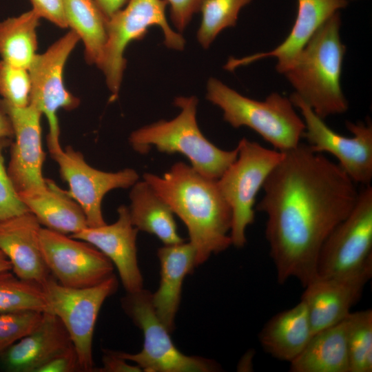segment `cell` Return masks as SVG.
Masks as SVG:
<instances>
[{
  "mask_svg": "<svg viewBox=\"0 0 372 372\" xmlns=\"http://www.w3.org/2000/svg\"><path fill=\"white\" fill-rule=\"evenodd\" d=\"M256 209L267 216L265 238L277 280L304 287L317 278L321 247L353 209L355 183L338 164L305 143L282 152Z\"/></svg>",
  "mask_w": 372,
  "mask_h": 372,
  "instance_id": "cell-1",
  "label": "cell"
},
{
  "mask_svg": "<svg viewBox=\"0 0 372 372\" xmlns=\"http://www.w3.org/2000/svg\"><path fill=\"white\" fill-rule=\"evenodd\" d=\"M143 179L184 223L195 250L196 267L232 245L231 210L216 180L183 162L174 163L163 176L145 173Z\"/></svg>",
  "mask_w": 372,
  "mask_h": 372,
  "instance_id": "cell-2",
  "label": "cell"
},
{
  "mask_svg": "<svg viewBox=\"0 0 372 372\" xmlns=\"http://www.w3.org/2000/svg\"><path fill=\"white\" fill-rule=\"evenodd\" d=\"M340 27L338 12L319 28L282 74L295 90L293 93L322 119L343 114L349 108L340 84L346 52Z\"/></svg>",
  "mask_w": 372,
  "mask_h": 372,
  "instance_id": "cell-3",
  "label": "cell"
},
{
  "mask_svg": "<svg viewBox=\"0 0 372 372\" xmlns=\"http://www.w3.org/2000/svg\"><path fill=\"white\" fill-rule=\"evenodd\" d=\"M174 105L180 109L177 116L161 120L133 131L129 143L136 152L145 154L151 147L165 154H181L202 175L217 180L236 159L238 149H222L211 143L200 130L196 121L198 99L178 96Z\"/></svg>",
  "mask_w": 372,
  "mask_h": 372,
  "instance_id": "cell-4",
  "label": "cell"
},
{
  "mask_svg": "<svg viewBox=\"0 0 372 372\" xmlns=\"http://www.w3.org/2000/svg\"><path fill=\"white\" fill-rule=\"evenodd\" d=\"M206 98L222 110L224 120L232 127L251 128L278 151L290 150L300 143L305 125L289 98L273 92L256 101L215 78L207 81Z\"/></svg>",
  "mask_w": 372,
  "mask_h": 372,
  "instance_id": "cell-5",
  "label": "cell"
},
{
  "mask_svg": "<svg viewBox=\"0 0 372 372\" xmlns=\"http://www.w3.org/2000/svg\"><path fill=\"white\" fill-rule=\"evenodd\" d=\"M167 5L166 0H128L125 8L107 19V40L98 68L105 76L111 101L118 96L126 67L124 52L127 46L132 41L142 39L149 27H160L167 48L183 49L185 39L168 23Z\"/></svg>",
  "mask_w": 372,
  "mask_h": 372,
  "instance_id": "cell-6",
  "label": "cell"
},
{
  "mask_svg": "<svg viewBox=\"0 0 372 372\" xmlns=\"http://www.w3.org/2000/svg\"><path fill=\"white\" fill-rule=\"evenodd\" d=\"M236 147V159L216 180L231 210V244L240 248L247 242V227L255 220L256 196L280 161L282 152L246 138H242Z\"/></svg>",
  "mask_w": 372,
  "mask_h": 372,
  "instance_id": "cell-7",
  "label": "cell"
},
{
  "mask_svg": "<svg viewBox=\"0 0 372 372\" xmlns=\"http://www.w3.org/2000/svg\"><path fill=\"white\" fill-rule=\"evenodd\" d=\"M124 312L142 330L144 342L136 353L116 351L122 358L138 366L145 372L218 371L214 360L189 356L173 343L169 331L157 316L152 303V293L142 289L127 293L121 300Z\"/></svg>",
  "mask_w": 372,
  "mask_h": 372,
  "instance_id": "cell-8",
  "label": "cell"
},
{
  "mask_svg": "<svg viewBox=\"0 0 372 372\" xmlns=\"http://www.w3.org/2000/svg\"><path fill=\"white\" fill-rule=\"evenodd\" d=\"M49 313L57 316L68 331L77 352L82 371H94L92 339L100 309L105 300L118 288L113 274L90 287L63 286L53 277L43 284Z\"/></svg>",
  "mask_w": 372,
  "mask_h": 372,
  "instance_id": "cell-9",
  "label": "cell"
},
{
  "mask_svg": "<svg viewBox=\"0 0 372 372\" xmlns=\"http://www.w3.org/2000/svg\"><path fill=\"white\" fill-rule=\"evenodd\" d=\"M372 265V187L363 186L351 213L329 234L317 260V276L351 275Z\"/></svg>",
  "mask_w": 372,
  "mask_h": 372,
  "instance_id": "cell-10",
  "label": "cell"
},
{
  "mask_svg": "<svg viewBox=\"0 0 372 372\" xmlns=\"http://www.w3.org/2000/svg\"><path fill=\"white\" fill-rule=\"evenodd\" d=\"M291 103L300 110L305 129L302 137L312 151L328 152L338 161V165L355 183L370 185L372 180V123L346 122L352 134L350 137L340 135L331 129L299 96L293 93Z\"/></svg>",
  "mask_w": 372,
  "mask_h": 372,
  "instance_id": "cell-11",
  "label": "cell"
},
{
  "mask_svg": "<svg viewBox=\"0 0 372 372\" xmlns=\"http://www.w3.org/2000/svg\"><path fill=\"white\" fill-rule=\"evenodd\" d=\"M79 41L78 35L70 30L45 52L37 54L28 69L31 83L30 103L48 120L47 141L50 154L62 149L57 112L60 109L74 110L80 103V100L66 89L63 81L67 60Z\"/></svg>",
  "mask_w": 372,
  "mask_h": 372,
  "instance_id": "cell-12",
  "label": "cell"
},
{
  "mask_svg": "<svg viewBox=\"0 0 372 372\" xmlns=\"http://www.w3.org/2000/svg\"><path fill=\"white\" fill-rule=\"evenodd\" d=\"M41 254L51 275L63 286H95L114 273L110 260L92 244L41 227Z\"/></svg>",
  "mask_w": 372,
  "mask_h": 372,
  "instance_id": "cell-13",
  "label": "cell"
},
{
  "mask_svg": "<svg viewBox=\"0 0 372 372\" xmlns=\"http://www.w3.org/2000/svg\"><path fill=\"white\" fill-rule=\"evenodd\" d=\"M50 155L59 166L61 177L69 186L67 194L83 211L89 227L106 224L101 205L107 193L114 189L131 187L139 180L138 174L132 168L115 172L94 168L81 152L71 146Z\"/></svg>",
  "mask_w": 372,
  "mask_h": 372,
  "instance_id": "cell-14",
  "label": "cell"
},
{
  "mask_svg": "<svg viewBox=\"0 0 372 372\" xmlns=\"http://www.w3.org/2000/svg\"><path fill=\"white\" fill-rule=\"evenodd\" d=\"M0 109L8 117L14 141L10 150L8 174L18 194L43 189L48 186L43 176L45 152L42 146V114L32 104L15 107L0 100Z\"/></svg>",
  "mask_w": 372,
  "mask_h": 372,
  "instance_id": "cell-15",
  "label": "cell"
},
{
  "mask_svg": "<svg viewBox=\"0 0 372 372\" xmlns=\"http://www.w3.org/2000/svg\"><path fill=\"white\" fill-rule=\"evenodd\" d=\"M372 276V265L344 276L316 278L305 286L301 296L313 333L336 324L351 312Z\"/></svg>",
  "mask_w": 372,
  "mask_h": 372,
  "instance_id": "cell-16",
  "label": "cell"
},
{
  "mask_svg": "<svg viewBox=\"0 0 372 372\" xmlns=\"http://www.w3.org/2000/svg\"><path fill=\"white\" fill-rule=\"evenodd\" d=\"M118 218L112 224L89 227L70 235L86 241L105 254L116 267L127 293L143 289L138 267L136 238L138 230L132 225L128 207L117 209Z\"/></svg>",
  "mask_w": 372,
  "mask_h": 372,
  "instance_id": "cell-17",
  "label": "cell"
},
{
  "mask_svg": "<svg viewBox=\"0 0 372 372\" xmlns=\"http://www.w3.org/2000/svg\"><path fill=\"white\" fill-rule=\"evenodd\" d=\"M297 14L291 31L277 47L266 52H259L242 59L231 58L225 68H236L254 61L275 58L276 70L283 74L293 64L301 51L319 29L332 15L347 7L345 0H297Z\"/></svg>",
  "mask_w": 372,
  "mask_h": 372,
  "instance_id": "cell-18",
  "label": "cell"
},
{
  "mask_svg": "<svg viewBox=\"0 0 372 372\" xmlns=\"http://www.w3.org/2000/svg\"><path fill=\"white\" fill-rule=\"evenodd\" d=\"M41 225L30 211L0 222V250L19 278L41 284L50 277L40 247Z\"/></svg>",
  "mask_w": 372,
  "mask_h": 372,
  "instance_id": "cell-19",
  "label": "cell"
},
{
  "mask_svg": "<svg viewBox=\"0 0 372 372\" xmlns=\"http://www.w3.org/2000/svg\"><path fill=\"white\" fill-rule=\"evenodd\" d=\"M72 344L60 319L44 312L38 327L0 355L3 367L10 372H36L55 354Z\"/></svg>",
  "mask_w": 372,
  "mask_h": 372,
  "instance_id": "cell-20",
  "label": "cell"
},
{
  "mask_svg": "<svg viewBox=\"0 0 372 372\" xmlns=\"http://www.w3.org/2000/svg\"><path fill=\"white\" fill-rule=\"evenodd\" d=\"M161 281L152 293L155 312L171 333L180 304L183 280L192 273L195 265V250L190 242L165 245L158 249Z\"/></svg>",
  "mask_w": 372,
  "mask_h": 372,
  "instance_id": "cell-21",
  "label": "cell"
},
{
  "mask_svg": "<svg viewBox=\"0 0 372 372\" xmlns=\"http://www.w3.org/2000/svg\"><path fill=\"white\" fill-rule=\"evenodd\" d=\"M313 335L306 305L300 300L294 307L272 316L258 338L266 353L290 363L300 354Z\"/></svg>",
  "mask_w": 372,
  "mask_h": 372,
  "instance_id": "cell-22",
  "label": "cell"
},
{
  "mask_svg": "<svg viewBox=\"0 0 372 372\" xmlns=\"http://www.w3.org/2000/svg\"><path fill=\"white\" fill-rule=\"evenodd\" d=\"M40 190L19 194L29 211L45 228L72 235L87 227L85 214L79 205L52 180Z\"/></svg>",
  "mask_w": 372,
  "mask_h": 372,
  "instance_id": "cell-23",
  "label": "cell"
},
{
  "mask_svg": "<svg viewBox=\"0 0 372 372\" xmlns=\"http://www.w3.org/2000/svg\"><path fill=\"white\" fill-rule=\"evenodd\" d=\"M291 372H349L347 317L312 335L290 362Z\"/></svg>",
  "mask_w": 372,
  "mask_h": 372,
  "instance_id": "cell-24",
  "label": "cell"
},
{
  "mask_svg": "<svg viewBox=\"0 0 372 372\" xmlns=\"http://www.w3.org/2000/svg\"><path fill=\"white\" fill-rule=\"evenodd\" d=\"M129 198L130 220L138 231L154 234L165 245L184 242L177 232L172 210L147 182L143 179L136 182Z\"/></svg>",
  "mask_w": 372,
  "mask_h": 372,
  "instance_id": "cell-25",
  "label": "cell"
},
{
  "mask_svg": "<svg viewBox=\"0 0 372 372\" xmlns=\"http://www.w3.org/2000/svg\"><path fill=\"white\" fill-rule=\"evenodd\" d=\"M68 24L84 45L87 63L99 66L107 40V21L94 0H63Z\"/></svg>",
  "mask_w": 372,
  "mask_h": 372,
  "instance_id": "cell-26",
  "label": "cell"
},
{
  "mask_svg": "<svg viewBox=\"0 0 372 372\" xmlns=\"http://www.w3.org/2000/svg\"><path fill=\"white\" fill-rule=\"evenodd\" d=\"M41 18L30 10L0 21L1 60L28 70L37 56V28Z\"/></svg>",
  "mask_w": 372,
  "mask_h": 372,
  "instance_id": "cell-27",
  "label": "cell"
},
{
  "mask_svg": "<svg viewBox=\"0 0 372 372\" xmlns=\"http://www.w3.org/2000/svg\"><path fill=\"white\" fill-rule=\"evenodd\" d=\"M24 311H48L43 285L20 278L11 270L0 272V313Z\"/></svg>",
  "mask_w": 372,
  "mask_h": 372,
  "instance_id": "cell-28",
  "label": "cell"
},
{
  "mask_svg": "<svg viewBox=\"0 0 372 372\" xmlns=\"http://www.w3.org/2000/svg\"><path fill=\"white\" fill-rule=\"evenodd\" d=\"M349 372L372 371V310L351 312L347 316Z\"/></svg>",
  "mask_w": 372,
  "mask_h": 372,
  "instance_id": "cell-29",
  "label": "cell"
},
{
  "mask_svg": "<svg viewBox=\"0 0 372 372\" xmlns=\"http://www.w3.org/2000/svg\"><path fill=\"white\" fill-rule=\"evenodd\" d=\"M252 0H204L200 6L202 17L197 32L198 43L209 47L225 28L236 25L241 9Z\"/></svg>",
  "mask_w": 372,
  "mask_h": 372,
  "instance_id": "cell-30",
  "label": "cell"
},
{
  "mask_svg": "<svg viewBox=\"0 0 372 372\" xmlns=\"http://www.w3.org/2000/svg\"><path fill=\"white\" fill-rule=\"evenodd\" d=\"M31 83L28 70L0 61V95L2 100L15 107L30 103Z\"/></svg>",
  "mask_w": 372,
  "mask_h": 372,
  "instance_id": "cell-31",
  "label": "cell"
},
{
  "mask_svg": "<svg viewBox=\"0 0 372 372\" xmlns=\"http://www.w3.org/2000/svg\"><path fill=\"white\" fill-rule=\"evenodd\" d=\"M44 312L24 311L0 313V355L34 331Z\"/></svg>",
  "mask_w": 372,
  "mask_h": 372,
  "instance_id": "cell-32",
  "label": "cell"
},
{
  "mask_svg": "<svg viewBox=\"0 0 372 372\" xmlns=\"http://www.w3.org/2000/svg\"><path fill=\"white\" fill-rule=\"evenodd\" d=\"M0 146V222L29 211L8 174Z\"/></svg>",
  "mask_w": 372,
  "mask_h": 372,
  "instance_id": "cell-33",
  "label": "cell"
},
{
  "mask_svg": "<svg viewBox=\"0 0 372 372\" xmlns=\"http://www.w3.org/2000/svg\"><path fill=\"white\" fill-rule=\"evenodd\" d=\"M82 371L77 352L71 344L41 365L36 372Z\"/></svg>",
  "mask_w": 372,
  "mask_h": 372,
  "instance_id": "cell-34",
  "label": "cell"
},
{
  "mask_svg": "<svg viewBox=\"0 0 372 372\" xmlns=\"http://www.w3.org/2000/svg\"><path fill=\"white\" fill-rule=\"evenodd\" d=\"M170 6L171 19L179 32L185 30L193 15L199 12L204 0H166Z\"/></svg>",
  "mask_w": 372,
  "mask_h": 372,
  "instance_id": "cell-35",
  "label": "cell"
},
{
  "mask_svg": "<svg viewBox=\"0 0 372 372\" xmlns=\"http://www.w3.org/2000/svg\"><path fill=\"white\" fill-rule=\"evenodd\" d=\"M32 9L41 19H45L55 25L67 28L63 0H30Z\"/></svg>",
  "mask_w": 372,
  "mask_h": 372,
  "instance_id": "cell-36",
  "label": "cell"
},
{
  "mask_svg": "<svg viewBox=\"0 0 372 372\" xmlns=\"http://www.w3.org/2000/svg\"><path fill=\"white\" fill-rule=\"evenodd\" d=\"M127 360L119 356L116 351L103 350V366L95 368L97 372H140L141 369L136 364H130Z\"/></svg>",
  "mask_w": 372,
  "mask_h": 372,
  "instance_id": "cell-37",
  "label": "cell"
},
{
  "mask_svg": "<svg viewBox=\"0 0 372 372\" xmlns=\"http://www.w3.org/2000/svg\"><path fill=\"white\" fill-rule=\"evenodd\" d=\"M127 1L128 0H94L107 19L121 9Z\"/></svg>",
  "mask_w": 372,
  "mask_h": 372,
  "instance_id": "cell-38",
  "label": "cell"
},
{
  "mask_svg": "<svg viewBox=\"0 0 372 372\" xmlns=\"http://www.w3.org/2000/svg\"><path fill=\"white\" fill-rule=\"evenodd\" d=\"M14 136L11 123L6 114L0 109V146Z\"/></svg>",
  "mask_w": 372,
  "mask_h": 372,
  "instance_id": "cell-39",
  "label": "cell"
},
{
  "mask_svg": "<svg viewBox=\"0 0 372 372\" xmlns=\"http://www.w3.org/2000/svg\"><path fill=\"white\" fill-rule=\"evenodd\" d=\"M12 270L10 260L6 255L0 250V272Z\"/></svg>",
  "mask_w": 372,
  "mask_h": 372,
  "instance_id": "cell-40",
  "label": "cell"
},
{
  "mask_svg": "<svg viewBox=\"0 0 372 372\" xmlns=\"http://www.w3.org/2000/svg\"><path fill=\"white\" fill-rule=\"evenodd\" d=\"M346 1L349 2V1H353V0H345Z\"/></svg>",
  "mask_w": 372,
  "mask_h": 372,
  "instance_id": "cell-41",
  "label": "cell"
}]
</instances>
